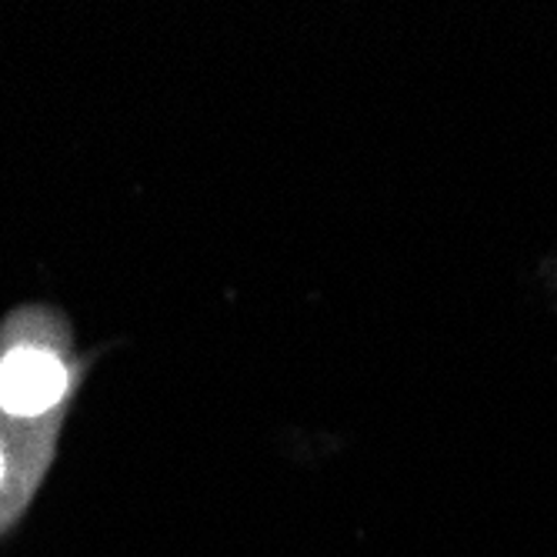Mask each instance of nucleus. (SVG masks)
Returning a JSON list of instances; mask_svg holds the SVG:
<instances>
[{
	"label": "nucleus",
	"instance_id": "1",
	"mask_svg": "<svg viewBox=\"0 0 557 557\" xmlns=\"http://www.w3.org/2000/svg\"><path fill=\"white\" fill-rule=\"evenodd\" d=\"M67 371L54 354L17 347L0 361V408L11 414H44L61 400Z\"/></svg>",
	"mask_w": 557,
	"mask_h": 557
},
{
	"label": "nucleus",
	"instance_id": "2",
	"mask_svg": "<svg viewBox=\"0 0 557 557\" xmlns=\"http://www.w3.org/2000/svg\"><path fill=\"white\" fill-rule=\"evenodd\" d=\"M0 484H4V454H0Z\"/></svg>",
	"mask_w": 557,
	"mask_h": 557
}]
</instances>
